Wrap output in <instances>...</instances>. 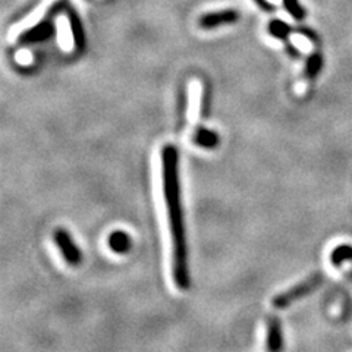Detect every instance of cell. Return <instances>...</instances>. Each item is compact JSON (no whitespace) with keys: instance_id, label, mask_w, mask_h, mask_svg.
<instances>
[{"instance_id":"obj_1","label":"cell","mask_w":352,"mask_h":352,"mask_svg":"<svg viewBox=\"0 0 352 352\" xmlns=\"http://www.w3.org/2000/svg\"><path fill=\"white\" fill-rule=\"evenodd\" d=\"M163 192L168 207L170 234H172V274L173 282L181 291H188L191 286L188 242L184 223V207L181 197L179 153L172 144L162 148Z\"/></svg>"},{"instance_id":"obj_2","label":"cell","mask_w":352,"mask_h":352,"mask_svg":"<svg viewBox=\"0 0 352 352\" xmlns=\"http://www.w3.org/2000/svg\"><path fill=\"white\" fill-rule=\"evenodd\" d=\"M322 282H323L322 274H313V276L302 280L300 285H296L294 288L279 294L278 296H274L272 300V304L274 308H279V310L280 308H288L292 302L304 298L307 295H310L314 289H317L318 286L322 285Z\"/></svg>"},{"instance_id":"obj_3","label":"cell","mask_w":352,"mask_h":352,"mask_svg":"<svg viewBox=\"0 0 352 352\" xmlns=\"http://www.w3.org/2000/svg\"><path fill=\"white\" fill-rule=\"evenodd\" d=\"M53 239H54V244H56L58 248L60 250L65 261L68 263L69 266H78V264H81L82 252L78 248V245H76V242L74 241L72 235L68 232V230L63 228L54 229Z\"/></svg>"},{"instance_id":"obj_4","label":"cell","mask_w":352,"mask_h":352,"mask_svg":"<svg viewBox=\"0 0 352 352\" xmlns=\"http://www.w3.org/2000/svg\"><path fill=\"white\" fill-rule=\"evenodd\" d=\"M239 18L238 12L234 9H226V10H219V12L213 14H206L200 18V27L204 30H213L222 25L234 24Z\"/></svg>"},{"instance_id":"obj_5","label":"cell","mask_w":352,"mask_h":352,"mask_svg":"<svg viewBox=\"0 0 352 352\" xmlns=\"http://www.w3.org/2000/svg\"><path fill=\"white\" fill-rule=\"evenodd\" d=\"M267 352H282L283 351V333L279 318L272 316L267 322V338H266Z\"/></svg>"},{"instance_id":"obj_6","label":"cell","mask_w":352,"mask_h":352,"mask_svg":"<svg viewBox=\"0 0 352 352\" xmlns=\"http://www.w3.org/2000/svg\"><path fill=\"white\" fill-rule=\"evenodd\" d=\"M54 32V27L52 22H41L38 25L31 27L28 31L22 32L21 41L22 43H40L49 40Z\"/></svg>"},{"instance_id":"obj_7","label":"cell","mask_w":352,"mask_h":352,"mask_svg":"<svg viewBox=\"0 0 352 352\" xmlns=\"http://www.w3.org/2000/svg\"><path fill=\"white\" fill-rule=\"evenodd\" d=\"M192 141L198 147L206 148V150H213L220 144V137L213 129L198 126L192 135Z\"/></svg>"},{"instance_id":"obj_8","label":"cell","mask_w":352,"mask_h":352,"mask_svg":"<svg viewBox=\"0 0 352 352\" xmlns=\"http://www.w3.org/2000/svg\"><path fill=\"white\" fill-rule=\"evenodd\" d=\"M109 247L116 254H126L132 248V239L125 232V230H113L112 234L109 235Z\"/></svg>"},{"instance_id":"obj_9","label":"cell","mask_w":352,"mask_h":352,"mask_svg":"<svg viewBox=\"0 0 352 352\" xmlns=\"http://www.w3.org/2000/svg\"><path fill=\"white\" fill-rule=\"evenodd\" d=\"M68 18H69V28H71V32H72V37H74L76 47H78L80 50H84V47H85V32H84V27L81 24V21H80L78 15L74 12V10H69Z\"/></svg>"},{"instance_id":"obj_10","label":"cell","mask_w":352,"mask_h":352,"mask_svg":"<svg viewBox=\"0 0 352 352\" xmlns=\"http://www.w3.org/2000/svg\"><path fill=\"white\" fill-rule=\"evenodd\" d=\"M53 2H54V0H46V2H44L43 5H40V6H38V9H37V10H34V14H32L30 18H27L25 21H22L19 25H16V27H15V30H14V31H10V38H14L15 36L21 34V31L24 30V27H28V25L36 24V21L44 15V12H46V9H47Z\"/></svg>"},{"instance_id":"obj_11","label":"cell","mask_w":352,"mask_h":352,"mask_svg":"<svg viewBox=\"0 0 352 352\" xmlns=\"http://www.w3.org/2000/svg\"><path fill=\"white\" fill-rule=\"evenodd\" d=\"M330 261L335 267H340L345 261H352V247L348 244L336 247L330 254Z\"/></svg>"},{"instance_id":"obj_12","label":"cell","mask_w":352,"mask_h":352,"mask_svg":"<svg viewBox=\"0 0 352 352\" xmlns=\"http://www.w3.org/2000/svg\"><path fill=\"white\" fill-rule=\"evenodd\" d=\"M269 32L273 37L285 40L289 36L291 28L288 24H285V22H282V21H272L269 24Z\"/></svg>"},{"instance_id":"obj_13","label":"cell","mask_w":352,"mask_h":352,"mask_svg":"<svg viewBox=\"0 0 352 352\" xmlns=\"http://www.w3.org/2000/svg\"><path fill=\"white\" fill-rule=\"evenodd\" d=\"M322 65H323V60L320 54H313V56L308 59L307 68H305V74L308 78H314V76H317L322 69Z\"/></svg>"},{"instance_id":"obj_14","label":"cell","mask_w":352,"mask_h":352,"mask_svg":"<svg viewBox=\"0 0 352 352\" xmlns=\"http://www.w3.org/2000/svg\"><path fill=\"white\" fill-rule=\"evenodd\" d=\"M283 5H285L286 10H288L289 15H291L292 18L301 21V19L305 16L304 9H302L301 5L298 3V0H283Z\"/></svg>"},{"instance_id":"obj_15","label":"cell","mask_w":352,"mask_h":352,"mask_svg":"<svg viewBox=\"0 0 352 352\" xmlns=\"http://www.w3.org/2000/svg\"><path fill=\"white\" fill-rule=\"evenodd\" d=\"M254 2H256L263 10H266V12H270V10L274 9V6L269 2V0H254Z\"/></svg>"},{"instance_id":"obj_16","label":"cell","mask_w":352,"mask_h":352,"mask_svg":"<svg viewBox=\"0 0 352 352\" xmlns=\"http://www.w3.org/2000/svg\"><path fill=\"white\" fill-rule=\"evenodd\" d=\"M348 278L352 280V273H349V274H348Z\"/></svg>"}]
</instances>
